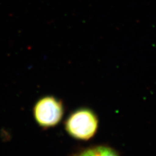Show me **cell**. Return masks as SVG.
<instances>
[{
	"instance_id": "cell-1",
	"label": "cell",
	"mask_w": 156,
	"mask_h": 156,
	"mask_svg": "<svg viewBox=\"0 0 156 156\" xmlns=\"http://www.w3.org/2000/svg\"><path fill=\"white\" fill-rule=\"evenodd\" d=\"M99 119L94 111L89 107H80L70 113L65 122V129L72 138L87 141L96 135Z\"/></svg>"
},
{
	"instance_id": "cell-2",
	"label": "cell",
	"mask_w": 156,
	"mask_h": 156,
	"mask_svg": "<svg viewBox=\"0 0 156 156\" xmlns=\"http://www.w3.org/2000/svg\"><path fill=\"white\" fill-rule=\"evenodd\" d=\"M62 101L55 96L46 95L39 98L33 106V114L37 125L44 129L59 124L65 114Z\"/></svg>"
},
{
	"instance_id": "cell-3",
	"label": "cell",
	"mask_w": 156,
	"mask_h": 156,
	"mask_svg": "<svg viewBox=\"0 0 156 156\" xmlns=\"http://www.w3.org/2000/svg\"><path fill=\"white\" fill-rule=\"evenodd\" d=\"M72 156H121L120 153L109 145L97 144L79 150Z\"/></svg>"
}]
</instances>
